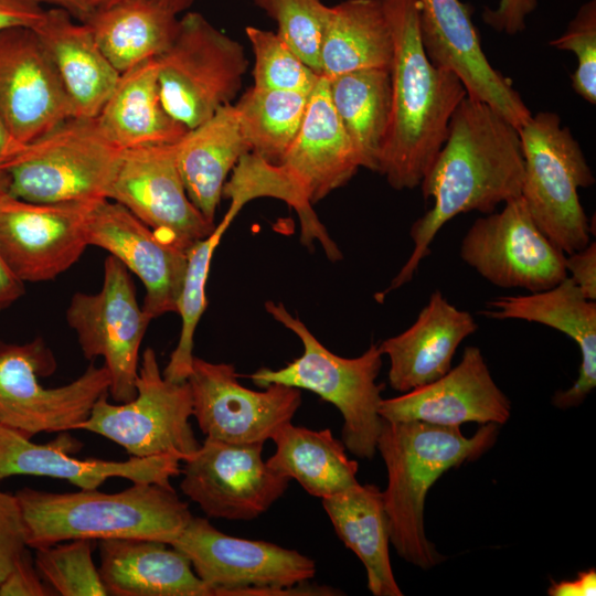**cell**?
Instances as JSON below:
<instances>
[{
    "mask_svg": "<svg viewBox=\"0 0 596 596\" xmlns=\"http://www.w3.org/2000/svg\"><path fill=\"white\" fill-rule=\"evenodd\" d=\"M277 24V34L316 73L330 7L321 0H252Z\"/></svg>",
    "mask_w": 596,
    "mask_h": 596,
    "instance_id": "cell-39",
    "label": "cell"
},
{
    "mask_svg": "<svg viewBox=\"0 0 596 596\" xmlns=\"http://www.w3.org/2000/svg\"><path fill=\"white\" fill-rule=\"evenodd\" d=\"M393 36L381 0H344L330 7L320 50L327 78L363 68H391Z\"/></svg>",
    "mask_w": 596,
    "mask_h": 596,
    "instance_id": "cell-31",
    "label": "cell"
},
{
    "mask_svg": "<svg viewBox=\"0 0 596 596\" xmlns=\"http://www.w3.org/2000/svg\"><path fill=\"white\" fill-rule=\"evenodd\" d=\"M251 152L234 104L220 107L210 118L175 142L178 169L189 199L214 223L227 174Z\"/></svg>",
    "mask_w": 596,
    "mask_h": 596,
    "instance_id": "cell-28",
    "label": "cell"
},
{
    "mask_svg": "<svg viewBox=\"0 0 596 596\" xmlns=\"http://www.w3.org/2000/svg\"><path fill=\"white\" fill-rule=\"evenodd\" d=\"M240 211L230 205L228 211L212 233L198 241L187 252V268L178 301L181 331L162 374L172 382L187 381L193 362V338L196 326L206 309L205 287L214 251L223 234Z\"/></svg>",
    "mask_w": 596,
    "mask_h": 596,
    "instance_id": "cell-36",
    "label": "cell"
},
{
    "mask_svg": "<svg viewBox=\"0 0 596 596\" xmlns=\"http://www.w3.org/2000/svg\"><path fill=\"white\" fill-rule=\"evenodd\" d=\"M121 149L97 117H71L25 143L2 169L9 192L35 203L107 199Z\"/></svg>",
    "mask_w": 596,
    "mask_h": 596,
    "instance_id": "cell-8",
    "label": "cell"
},
{
    "mask_svg": "<svg viewBox=\"0 0 596 596\" xmlns=\"http://www.w3.org/2000/svg\"><path fill=\"white\" fill-rule=\"evenodd\" d=\"M107 199L125 206L161 242L183 252L215 227L188 196L175 143L121 150Z\"/></svg>",
    "mask_w": 596,
    "mask_h": 596,
    "instance_id": "cell-15",
    "label": "cell"
},
{
    "mask_svg": "<svg viewBox=\"0 0 596 596\" xmlns=\"http://www.w3.org/2000/svg\"><path fill=\"white\" fill-rule=\"evenodd\" d=\"M24 147L9 130L0 117V170H2Z\"/></svg>",
    "mask_w": 596,
    "mask_h": 596,
    "instance_id": "cell-49",
    "label": "cell"
},
{
    "mask_svg": "<svg viewBox=\"0 0 596 596\" xmlns=\"http://www.w3.org/2000/svg\"><path fill=\"white\" fill-rule=\"evenodd\" d=\"M24 523L15 494L0 490V583L26 550Z\"/></svg>",
    "mask_w": 596,
    "mask_h": 596,
    "instance_id": "cell-41",
    "label": "cell"
},
{
    "mask_svg": "<svg viewBox=\"0 0 596 596\" xmlns=\"http://www.w3.org/2000/svg\"><path fill=\"white\" fill-rule=\"evenodd\" d=\"M95 201L29 202L0 196V256L21 283L52 280L88 245L86 226Z\"/></svg>",
    "mask_w": 596,
    "mask_h": 596,
    "instance_id": "cell-17",
    "label": "cell"
},
{
    "mask_svg": "<svg viewBox=\"0 0 596 596\" xmlns=\"http://www.w3.org/2000/svg\"><path fill=\"white\" fill-rule=\"evenodd\" d=\"M334 531L363 563L374 596H402L390 560V526L383 491L360 485L321 499Z\"/></svg>",
    "mask_w": 596,
    "mask_h": 596,
    "instance_id": "cell-30",
    "label": "cell"
},
{
    "mask_svg": "<svg viewBox=\"0 0 596 596\" xmlns=\"http://www.w3.org/2000/svg\"><path fill=\"white\" fill-rule=\"evenodd\" d=\"M15 497L26 544L35 550L77 539H142L170 544L193 517L172 487L157 483H132L115 493L23 488Z\"/></svg>",
    "mask_w": 596,
    "mask_h": 596,
    "instance_id": "cell-4",
    "label": "cell"
},
{
    "mask_svg": "<svg viewBox=\"0 0 596 596\" xmlns=\"http://www.w3.org/2000/svg\"><path fill=\"white\" fill-rule=\"evenodd\" d=\"M97 119L107 138L121 150L175 143L188 131L162 105L156 58L120 73Z\"/></svg>",
    "mask_w": 596,
    "mask_h": 596,
    "instance_id": "cell-29",
    "label": "cell"
},
{
    "mask_svg": "<svg viewBox=\"0 0 596 596\" xmlns=\"http://www.w3.org/2000/svg\"><path fill=\"white\" fill-rule=\"evenodd\" d=\"M485 317L541 323L570 337L581 350L578 377L566 391H557L558 408L578 406L596 386V304L587 299L567 276L554 287L529 295L500 296L487 302Z\"/></svg>",
    "mask_w": 596,
    "mask_h": 596,
    "instance_id": "cell-25",
    "label": "cell"
},
{
    "mask_svg": "<svg viewBox=\"0 0 596 596\" xmlns=\"http://www.w3.org/2000/svg\"><path fill=\"white\" fill-rule=\"evenodd\" d=\"M272 440L276 450L267 465L299 482L310 496L323 499L358 483V462L347 456L343 443L330 429L313 430L288 422Z\"/></svg>",
    "mask_w": 596,
    "mask_h": 596,
    "instance_id": "cell-32",
    "label": "cell"
},
{
    "mask_svg": "<svg viewBox=\"0 0 596 596\" xmlns=\"http://www.w3.org/2000/svg\"><path fill=\"white\" fill-rule=\"evenodd\" d=\"M557 50L571 51L577 57L572 75L574 92L590 104L596 103V1L584 3L566 31L550 41Z\"/></svg>",
    "mask_w": 596,
    "mask_h": 596,
    "instance_id": "cell-40",
    "label": "cell"
},
{
    "mask_svg": "<svg viewBox=\"0 0 596 596\" xmlns=\"http://www.w3.org/2000/svg\"><path fill=\"white\" fill-rule=\"evenodd\" d=\"M92 544L93 540L77 539L35 550V567L55 595H108L93 561Z\"/></svg>",
    "mask_w": 596,
    "mask_h": 596,
    "instance_id": "cell-37",
    "label": "cell"
},
{
    "mask_svg": "<svg viewBox=\"0 0 596 596\" xmlns=\"http://www.w3.org/2000/svg\"><path fill=\"white\" fill-rule=\"evenodd\" d=\"M393 36L391 117L379 173L395 190L421 185L467 96L459 77L433 64L419 36L415 0H381Z\"/></svg>",
    "mask_w": 596,
    "mask_h": 596,
    "instance_id": "cell-2",
    "label": "cell"
},
{
    "mask_svg": "<svg viewBox=\"0 0 596 596\" xmlns=\"http://www.w3.org/2000/svg\"><path fill=\"white\" fill-rule=\"evenodd\" d=\"M180 19L149 2L128 1L95 9L85 22L94 39L120 74L160 56L173 42Z\"/></svg>",
    "mask_w": 596,
    "mask_h": 596,
    "instance_id": "cell-34",
    "label": "cell"
},
{
    "mask_svg": "<svg viewBox=\"0 0 596 596\" xmlns=\"http://www.w3.org/2000/svg\"><path fill=\"white\" fill-rule=\"evenodd\" d=\"M524 160L519 129L490 105L466 96L447 138L421 182L433 206L411 227L413 251L380 297L412 280L439 230L458 214L494 212L521 196Z\"/></svg>",
    "mask_w": 596,
    "mask_h": 596,
    "instance_id": "cell-1",
    "label": "cell"
},
{
    "mask_svg": "<svg viewBox=\"0 0 596 596\" xmlns=\"http://www.w3.org/2000/svg\"><path fill=\"white\" fill-rule=\"evenodd\" d=\"M53 62L75 117H97L119 73L97 45L86 23L57 8L45 10L33 29Z\"/></svg>",
    "mask_w": 596,
    "mask_h": 596,
    "instance_id": "cell-27",
    "label": "cell"
},
{
    "mask_svg": "<svg viewBox=\"0 0 596 596\" xmlns=\"http://www.w3.org/2000/svg\"><path fill=\"white\" fill-rule=\"evenodd\" d=\"M536 6L538 0H500L497 9H485L482 19L496 31L512 35L525 29V18Z\"/></svg>",
    "mask_w": 596,
    "mask_h": 596,
    "instance_id": "cell-43",
    "label": "cell"
},
{
    "mask_svg": "<svg viewBox=\"0 0 596 596\" xmlns=\"http://www.w3.org/2000/svg\"><path fill=\"white\" fill-rule=\"evenodd\" d=\"M308 98L300 92L248 88L234 106L251 152L279 163L301 126Z\"/></svg>",
    "mask_w": 596,
    "mask_h": 596,
    "instance_id": "cell-35",
    "label": "cell"
},
{
    "mask_svg": "<svg viewBox=\"0 0 596 596\" xmlns=\"http://www.w3.org/2000/svg\"><path fill=\"white\" fill-rule=\"evenodd\" d=\"M477 330L470 312L435 290L409 328L379 344L390 360V386L406 393L439 379L451 369L459 344Z\"/></svg>",
    "mask_w": 596,
    "mask_h": 596,
    "instance_id": "cell-24",
    "label": "cell"
},
{
    "mask_svg": "<svg viewBox=\"0 0 596 596\" xmlns=\"http://www.w3.org/2000/svg\"><path fill=\"white\" fill-rule=\"evenodd\" d=\"M55 593L40 576L28 549L0 583V596H53Z\"/></svg>",
    "mask_w": 596,
    "mask_h": 596,
    "instance_id": "cell-42",
    "label": "cell"
},
{
    "mask_svg": "<svg viewBox=\"0 0 596 596\" xmlns=\"http://www.w3.org/2000/svg\"><path fill=\"white\" fill-rule=\"evenodd\" d=\"M9 190V177L4 170H0V196ZM24 292V285L9 270L0 256V310L9 307Z\"/></svg>",
    "mask_w": 596,
    "mask_h": 596,
    "instance_id": "cell-46",
    "label": "cell"
},
{
    "mask_svg": "<svg viewBox=\"0 0 596 596\" xmlns=\"http://www.w3.org/2000/svg\"><path fill=\"white\" fill-rule=\"evenodd\" d=\"M152 319L139 306L129 270L113 255L104 262L98 292L73 295L66 321L76 332L87 360L103 356L109 373L108 392L125 403L136 395L139 350Z\"/></svg>",
    "mask_w": 596,
    "mask_h": 596,
    "instance_id": "cell-13",
    "label": "cell"
},
{
    "mask_svg": "<svg viewBox=\"0 0 596 596\" xmlns=\"http://www.w3.org/2000/svg\"><path fill=\"white\" fill-rule=\"evenodd\" d=\"M423 49L429 61L455 73L467 96L490 105L517 128L531 111L512 81L497 71L482 51L469 6L460 0H415Z\"/></svg>",
    "mask_w": 596,
    "mask_h": 596,
    "instance_id": "cell-19",
    "label": "cell"
},
{
    "mask_svg": "<svg viewBox=\"0 0 596 596\" xmlns=\"http://www.w3.org/2000/svg\"><path fill=\"white\" fill-rule=\"evenodd\" d=\"M39 4H49L50 8H57L66 11L75 20L85 23L93 12L95 7L93 0H34Z\"/></svg>",
    "mask_w": 596,
    "mask_h": 596,
    "instance_id": "cell-48",
    "label": "cell"
},
{
    "mask_svg": "<svg viewBox=\"0 0 596 596\" xmlns=\"http://www.w3.org/2000/svg\"><path fill=\"white\" fill-rule=\"evenodd\" d=\"M550 596H594L596 594V571L579 572L572 581L552 582L547 589Z\"/></svg>",
    "mask_w": 596,
    "mask_h": 596,
    "instance_id": "cell-47",
    "label": "cell"
},
{
    "mask_svg": "<svg viewBox=\"0 0 596 596\" xmlns=\"http://www.w3.org/2000/svg\"><path fill=\"white\" fill-rule=\"evenodd\" d=\"M201 432L228 443H265L291 422L301 404L299 389L269 384L263 391L243 386L231 363L193 358L187 379Z\"/></svg>",
    "mask_w": 596,
    "mask_h": 596,
    "instance_id": "cell-18",
    "label": "cell"
},
{
    "mask_svg": "<svg viewBox=\"0 0 596 596\" xmlns=\"http://www.w3.org/2000/svg\"><path fill=\"white\" fill-rule=\"evenodd\" d=\"M45 10L34 0H0V32L10 28H36Z\"/></svg>",
    "mask_w": 596,
    "mask_h": 596,
    "instance_id": "cell-45",
    "label": "cell"
},
{
    "mask_svg": "<svg viewBox=\"0 0 596 596\" xmlns=\"http://www.w3.org/2000/svg\"><path fill=\"white\" fill-rule=\"evenodd\" d=\"M358 156L336 113L329 81L321 75L309 94L301 126L279 163L265 166L267 195L294 207L301 223V242L317 240L327 257L337 262L342 254L311 209L359 170Z\"/></svg>",
    "mask_w": 596,
    "mask_h": 596,
    "instance_id": "cell-6",
    "label": "cell"
},
{
    "mask_svg": "<svg viewBox=\"0 0 596 596\" xmlns=\"http://www.w3.org/2000/svg\"><path fill=\"white\" fill-rule=\"evenodd\" d=\"M98 567L113 596H213L190 560L172 545L155 540H99Z\"/></svg>",
    "mask_w": 596,
    "mask_h": 596,
    "instance_id": "cell-26",
    "label": "cell"
},
{
    "mask_svg": "<svg viewBox=\"0 0 596 596\" xmlns=\"http://www.w3.org/2000/svg\"><path fill=\"white\" fill-rule=\"evenodd\" d=\"M524 177L521 196L538 227L566 255L590 242L579 188L595 183L583 150L561 118L540 111L518 128Z\"/></svg>",
    "mask_w": 596,
    "mask_h": 596,
    "instance_id": "cell-7",
    "label": "cell"
},
{
    "mask_svg": "<svg viewBox=\"0 0 596 596\" xmlns=\"http://www.w3.org/2000/svg\"><path fill=\"white\" fill-rule=\"evenodd\" d=\"M387 422L418 421L460 427L465 423L504 424L511 402L496 384L478 347H466L460 362L446 374L400 396L383 398L379 407Z\"/></svg>",
    "mask_w": 596,
    "mask_h": 596,
    "instance_id": "cell-23",
    "label": "cell"
},
{
    "mask_svg": "<svg viewBox=\"0 0 596 596\" xmlns=\"http://www.w3.org/2000/svg\"><path fill=\"white\" fill-rule=\"evenodd\" d=\"M156 60L162 105L187 129L233 104L248 67L243 45L199 12L180 19L172 44Z\"/></svg>",
    "mask_w": 596,
    "mask_h": 596,
    "instance_id": "cell-10",
    "label": "cell"
},
{
    "mask_svg": "<svg viewBox=\"0 0 596 596\" xmlns=\"http://www.w3.org/2000/svg\"><path fill=\"white\" fill-rule=\"evenodd\" d=\"M128 1L149 2L159 6L177 15L189 10L194 2V0H93V4L95 9H99Z\"/></svg>",
    "mask_w": 596,
    "mask_h": 596,
    "instance_id": "cell-50",
    "label": "cell"
},
{
    "mask_svg": "<svg viewBox=\"0 0 596 596\" xmlns=\"http://www.w3.org/2000/svg\"><path fill=\"white\" fill-rule=\"evenodd\" d=\"M88 245L106 249L143 284L142 309L151 319L177 312L187 252L161 242L121 204L97 200L86 226Z\"/></svg>",
    "mask_w": 596,
    "mask_h": 596,
    "instance_id": "cell-22",
    "label": "cell"
},
{
    "mask_svg": "<svg viewBox=\"0 0 596 596\" xmlns=\"http://www.w3.org/2000/svg\"><path fill=\"white\" fill-rule=\"evenodd\" d=\"M336 113L360 167L379 172L391 117V74L363 68L328 78Z\"/></svg>",
    "mask_w": 596,
    "mask_h": 596,
    "instance_id": "cell-33",
    "label": "cell"
},
{
    "mask_svg": "<svg viewBox=\"0 0 596 596\" xmlns=\"http://www.w3.org/2000/svg\"><path fill=\"white\" fill-rule=\"evenodd\" d=\"M56 361L41 338L0 342V424L32 438L40 433L76 430L95 402L108 393L105 365L91 364L68 384L45 387L40 379L53 374Z\"/></svg>",
    "mask_w": 596,
    "mask_h": 596,
    "instance_id": "cell-11",
    "label": "cell"
},
{
    "mask_svg": "<svg viewBox=\"0 0 596 596\" xmlns=\"http://www.w3.org/2000/svg\"><path fill=\"white\" fill-rule=\"evenodd\" d=\"M82 446L68 432H60L46 444H35L19 430L0 424V480L30 475L64 479L79 489H97L109 478H124L132 483L171 487L170 479L181 472V459L173 454L131 456L124 461L73 457Z\"/></svg>",
    "mask_w": 596,
    "mask_h": 596,
    "instance_id": "cell-21",
    "label": "cell"
},
{
    "mask_svg": "<svg viewBox=\"0 0 596 596\" xmlns=\"http://www.w3.org/2000/svg\"><path fill=\"white\" fill-rule=\"evenodd\" d=\"M170 545L191 562L213 596L339 595L310 585L312 558L277 544L224 534L204 518L189 521Z\"/></svg>",
    "mask_w": 596,
    "mask_h": 596,
    "instance_id": "cell-9",
    "label": "cell"
},
{
    "mask_svg": "<svg viewBox=\"0 0 596 596\" xmlns=\"http://www.w3.org/2000/svg\"><path fill=\"white\" fill-rule=\"evenodd\" d=\"M255 63L254 87L310 94L321 75L310 68L277 34L257 26H246Z\"/></svg>",
    "mask_w": 596,
    "mask_h": 596,
    "instance_id": "cell-38",
    "label": "cell"
},
{
    "mask_svg": "<svg viewBox=\"0 0 596 596\" xmlns=\"http://www.w3.org/2000/svg\"><path fill=\"white\" fill-rule=\"evenodd\" d=\"M498 426L483 424L466 437L456 426L382 419L376 450L386 467L384 507L390 541L400 557L423 570L445 560L425 533L427 492L447 470L476 460L490 449Z\"/></svg>",
    "mask_w": 596,
    "mask_h": 596,
    "instance_id": "cell-3",
    "label": "cell"
},
{
    "mask_svg": "<svg viewBox=\"0 0 596 596\" xmlns=\"http://www.w3.org/2000/svg\"><path fill=\"white\" fill-rule=\"evenodd\" d=\"M459 256L501 288L539 292L567 277L566 254L538 227L522 196L477 219L461 241Z\"/></svg>",
    "mask_w": 596,
    "mask_h": 596,
    "instance_id": "cell-14",
    "label": "cell"
},
{
    "mask_svg": "<svg viewBox=\"0 0 596 596\" xmlns=\"http://www.w3.org/2000/svg\"><path fill=\"white\" fill-rule=\"evenodd\" d=\"M264 444L205 437L199 450L183 461L181 491L209 518L256 519L285 493L291 480L263 460Z\"/></svg>",
    "mask_w": 596,
    "mask_h": 596,
    "instance_id": "cell-16",
    "label": "cell"
},
{
    "mask_svg": "<svg viewBox=\"0 0 596 596\" xmlns=\"http://www.w3.org/2000/svg\"><path fill=\"white\" fill-rule=\"evenodd\" d=\"M567 276L589 300H596V243L565 256Z\"/></svg>",
    "mask_w": 596,
    "mask_h": 596,
    "instance_id": "cell-44",
    "label": "cell"
},
{
    "mask_svg": "<svg viewBox=\"0 0 596 596\" xmlns=\"http://www.w3.org/2000/svg\"><path fill=\"white\" fill-rule=\"evenodd\" d=\"M192 414L188 381L172 382L166 379L156 352L147 348L136 379L135 397L111 404L107 393L103 394L76 430L102 435L132 457L173 454L185 461L201 446L189 421Z\"/></svg>",
    "mask_w": 596,
    "mask_h": 596,
    "instance_id": "cell-12",
    "label": "cell"
},
{
    "mask_svg": "<svg viewBox=\"0 0 596 596\" xmlns=\"http://www.w3.org/2000/svg\"><path fill=\"white\" fill-rule=\"evenodd\" d=\"M266 311L302 342V354L286 366L260 368L248 377L260 387L283 384L308 390L333 404L341 413L344 447L361 459H373L382 418L379 407L384 384H376L382 352L372 343L356 358H342L328 350L281 302H265Z\"/></svg>",
    "mask_w": 596,
    "mask_h": 596,
    "instance_id": "cell-5",
    "label": "cell"
},
{
    "mask_svg": "<svg viewBox=\"0 0 596 596\" xmlns=\"http://www.w3.org/2000/svg\"><path fill=\"white\" fill-rule=\"evenodd\" d=\"M0 117L24 145L74 117L55 66L31 28L0 32Z\"/></svg>",
    "mask_w": 596,
    "mask_h": 596,
    "instance_id": "cell-20",
    "label": "cell"
}]
</instances>
